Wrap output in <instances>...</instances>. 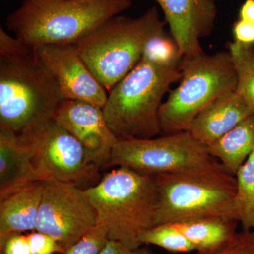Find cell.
Segmentation results:
<instances>
[{
	"mask_svg": "<svg viewBox=\"0 0 254 254\" xmlns=\"http://www.w3.org/2000/svg\"><path fill=\"white\" fill-rule=\"evenodd\" d=\"M63 100L38 50L0 28V129L26 136L53 120Z\"/></svg>",
	"mask_w": 254,
	"mask_h": 254,
	"instance_id": "6da1fadb",
	"label": "cell"
},
{
	"mask_svg": "<svg viewBox=\"0 0 254 254\" xmlns=\"http://www.w3.org/2000/svg\"><path fill=\"white\" fill-rule=\"evenodd\" d=\"M131 0H23L6 26L34 49L74 44L131 6Z\"/></svg>",
	"mask_w": 254,
	"mask_h": 254,
	"instance_id": "7a4b0ae2",
	"label": "cell"
},
{
	"mask_svg": "<svg viewBox=\"0 0 254 254\" xmlns=\"http://www.w3.org/2000/svg\"><path fill=\"white\" fill-rule=\"evenodd\" d=\"M154 177L158 193L155 225L203 217L236 220L232 213L236 177L217 159Z\"/></svg>",
	"mask_w": 254,
	"mask_h": 254,
	"instance_id": "3957f363",
	"label": "cell"
},
{
	"mask_svg": "<svg viewBox=\"0 0 254 254\" xmlns=\"http://www.w3.org/2000/svg\"><path fill=\"white\" fill-rule=\"evenodd\" d=\"M84 192L109 240L131 249L141 247V234L155 225L158 193L154 176L117 167Z\"/></svg>",
	"mask_w": 254,
	"mask_h": 254,
	"instance_id": "277c9868",
	"label": "cell"
},
{
	"mask_svg": "<svg viewBox=\"0 0 254 254\" xmlns=\"http://www.w3.org/2000/svg\"><path fill=\"white\" fill-rule=\"evenodd\" d=\"M179 66L161 64L142 58L108 95L103 111L120 140L146 139L161 133L159 111L164 95L181 79Z\"/></svg>",
	"mask_w": 254,
	"mask_h": 254,
	"instance_id": "5b68a950",
	"label": "cell"
},
{
	"mask_svg": "<svg viewBox=\"0 0 254 254\" xmlns=\"http://www.w3.org/2000/svg\"><path fill=\"white\" fill-rule=\"evenodd\" d=\"M155 7L138 18L114 16L73 46L90 71L110 91L139 63L145 46L165 33Z\"/></svg>",
	"mask_w": 254,
	"mask_h": 254,
	"instance_id": "8992f818",
	"label": "cell"
},
{
	"mask_svg": "<svg viewBox=\"0 0 254 254\" xmlns=\"http://www.w3.org/2000/svg\"><path fill=\"white\" fill-rule=\"evenodd\" d=\"M179 68L181 82L159 111L160 128L165 134L188 131L202 110L236 88V71L229 51L182 57Z\"/></svg>",
	"mask_w": 254,
	"mask_h": 254,
	"instance_id": "52a82bcc",
	"label": "cell"
},
{
	"mask_svg": "<svg viewBox=\"0 0 254 254\" xmlns=\"http://www.w3.org/2000/svg\"><path fill=\"white\" fill-rule=\"evenodd\" d=\"M18 138L28 150L40 181L64 182L86 189L98 183L99 167L89 160L81 143L53 119Z\"/></svg>",
	"mask_w": 254,
	"mask_h": 254,
	"instance_id": "ba28073f",
	"label": "cell"
},
{
	"mask_svg": "<svg viewBox=\"0 0 254 254\" xmlns=\"http://www.w3.org/2000/svg\"><path fill=\"white\" fill-rule=\"evenodd\" d=\"M212 158L208 146L185 131L156 138L120 140L107 167H125L155 176L181 171Z\"/></svg>",
	"mask_w": 254,
	"mask_h": 254,
	"instance_id": "9c48e42d",
	"label": "cell"
},
{
	"mask_svg": "<svg viewBox=\"0 0 254 254\" xmlns=\"http://www.w3.org/2000/svg\"><path fill=\"white\" fill-rule=\"evenodd\" d=\"M43 185L36 231L53 237L66 251L98 226L96 212L84 189L57 181Z\"/></svg>",
	"mask_w": 254,
	"mask_h": 254,
	"instance_id": "30bf717a",
	"label": "cell"
},
{
	"mask_svg": "<svg viewBox=\"0 0 254 254\" xmlns=\"http://www.w3.org/2000/svg\"><path fill=\"white\" fill-rule=\"evenodd\" d=\"M53 120L81 143L92 163L106 168L119 139L110 129L102 108L80 100H63Z\"/></svg>",
	"mask_w": 254,
	"mask_h": 254,
	"instance_id": "8fae6325",
	"label": "cell"
},
{
	"mask_svg": "<svg viewBox=\"0 0 254 254\" xmlns=\"http://www.w3.org/2000/svg\"><path fill=\"white\" fill-rule=\"evenodd\" d=\"M54 76L64 100L87 102L103 109L108 95L73 44L51 45L37 49Z\"/></svg>",
	"mask_w": 254,
	"mask_h": 254,
	"instance_id": "7c38bea8",
	"label": "cell"
},
{
	"mask_svg": "<svg viewBox=\"0 0 254 254\" xmlns=\"http://www.w3.org/2000/svg\"><path fill=\"white\" fill-rule=\"evenodd\" d=\"M163 11L182 57L203 53L200 40L213 31L215 0H155Z\"/></svg>",
	"mask_w": 254,
	"mask_h": 254,
	"instance_id": "4fadbf2b",
	"label": "cell"
},
{
	"mask_svg": "<svg viewBox=\"0 0 254 254\" xmlns=\"http://www.w3.org/2000/svg\"><path fill=\"white\" fill-rule=\"evenodd\" d=\"M253 114L236 92L222 95L196 117L188 131L195 139L208 145L228 133L240 122Z\"/></svg>",
	"mask_w": 254,
	"mask_h": 254,
	"instance_id": "5bb4252c",
	"label": "cell"
},
{
	"mask_svg": "<svg viewBox=\"0 0 254 254\" xmlns=\"http://www.w3.org/2000/svg\"><path fill=\"white\" fill-rule=\"evenodd\" d=\"M43 189L35 181L0 194V236L36 231Z\"/></svg>",
	"mask_w": 254,
	"mask_h": 254,
	"instance_id": "9a60e30c",
	"label": "cell"
},
{
	"mask_svg": "<svg viewBox=\"0 0 254 254\" xmlns=\"http://www.w3.org/2000/svg\"><path fill=\"white\" fill-rule=\"evenodd\" d=\"M40 181L24 143L16 135L0 129V194Z\"/></svg>",
	"mask_w": 254,
	"mask_h": 254,
	"instance_id": "2e32d148",
	"label": "cell"
},
{
	"mask_svg": "<svg viewBox=\"0 0 254 254\" xmlns=\"http://www.w3.org/2000/svg\"><path fill=\"white\" fill-rule=\"evenodd\" d=\"M208 148L212 157L218 159L229 173L236 175L254 150V113Z\"/></svg>",
	"mask_w": 254,
	"mask_h": 254,
	"instance_id": "e0dca14e",
	"label": "cell"
},
{
	"mask_svg": "<svg viewBox=\"0 0 254 254\" xmlns=\"http://www.w3.org/2000/svg\"><path fill=\"white\" fill-rule=\"evenodd\" d=\"M197 252L217 248L236 233L239 222L224 217H203L173 222Z\"/></svg>",
	"mask_w": 254,
	"mask_h": 254,
	"instance_id": "ac0fdd59",
	"label": "cell"
},
{
	"mask_svg": "<svg viewBox=\"0 0 254 254\" xmlns=\"http://www.w3.org/2000/svg\"><path fill=\"white\" fill-rule=\"evenodd\" d=\"M236 193L232 203L234 218L243 230H254V150L235 175Z\"/></svg>",
	"mask_w": 254,
	"mask_h": 254,
	"instance_id": "d6986e66",
	"label": "cell"
},
{
	"mask_svg": "<svg viewBox=\"0 0 254 254\" xmlns=\"http://www.w3.org/2000/svg\"><path fill=\"white\" fill-rule=\"evenodd\" d=\"M237 74L235 92L254 113V47L234 41L228 44Z\"/></svg>",
	"mask_w": 254,
	"mask_h": 254,
	"instance_id": "ffe728a7",
	"label": "cell"
},
{
	"mask_svg": "<svg viewBox=\"0 0 254 254\" xmlns=\"http://www.w3.org/2000/svg\"><path fill=\"white\" fill-rule=\"evenodd\" d=\"M141 245H153L173 253H188L194 247L174 223L155 225L145 230L139 237Z\"/></svg>",
	"mask_w": 254,
	"mask_h": 254,
	"instance_id": "44dd1931",
	"label": "cell"
},
{
	"mask_svg": "<svg viewBox=\"0 0 254 254\" xmlns=\"http://www.w3.org/2000/svg\"><path fill=\"white\" fill-rule=\"evenodd\" d=\"M142 58L161 64L179 66L182 55L176 42L165 33L148 42Z\"/></svg>",
	"mask_w": 254,
	"mask_h": 254,
	"instance_id": "7402d4cb",
	"label": "cell"
},
{
	"mask_svg": "<svg viewBox=\"0 0 254 254\" xmlns=\"http://www.w3.org/2000/svg\"><path fill=\"white\" fill-rule=\"evenodd\" d=\"M195 254H254V230L237 232L217 248Z\"/></svg>",
	"mask_w": 254,
	"mask_h": 254,
	"instance_id": "603a6c76",
	"label": "cell"
},
{
	"mask_svg": "<svg viewBox=\"0 0 254 254\" xmlns=\"http://www.w3.org/2000/svg\"><path fill=\"white\" fill-rule=\"evenodd\" d=\"M108 240V230L98 225L70 247L64 254H99Z\"/></svg>",
	"mask_w": 254,
	"mask_h": 254,
	"instance_id": "cb8c5ba5",
	"label": "cell"
},
{
	"mask_svg": "<svg viewBox=\"0 0 254 254\" xmlns=\"http://www.w3.org/2000/svg\"><path fill=\"white\" fill-rule=\"evenodd\" d=\"M31 254H64L65 251L53 237L38 231L27 234Z\"/></svg>",
	"mask_w": 254,
	"mask_h": 254,
	"instance_id": "d4e9b609",
	"label": "cell"
},
{
	"mask_svg": "<svg viewBox=\"0 0 254 254\" xmlns=\"http://www.w3.org/2000/svg\"><path fill=\"white\" fill-rule=\"evenodd\" d=\"M0 254H31L28 235L11 233L0 236Z\"/></svg>",
	"mask_w": 254,
	"mask_h": 254,
	"instance_id": "484cf974",
	"label": "cell"
},
{
	"mask_svg": "<svg viewBox=\"0 0 254 254\" xmlns=\"http://www.w3.org/2000/svg\"><path fill=\"white\" fill-rule=\"evenodd\" d=\"M235 41L242 44L254 45V24L239 18L233 26Z\"/></svg>",
	"mask_w": 254,
	"mask_h": 254,
	"instance_id": "4316f807",
	"label": "cell"
},
{
	"mask_svg": "<svg viewBox=\"0 0 254 254\" xmlns=\"http://www.w3.org/2000/svg\"><path fill=\"white\" fill-rule=\"evenodd\" d=\"M99 254H155L148 247L131 249L118 241L109 240Z\"/></svg>",
	"mask_w": 254,
	"mask_h": 254,
	"instance_id": "83f0119b",
	"label": "cell"
},
{
	"mask_svg": "<svg viewBox=\"0 0 254 254\" xmlns=\"http://www.w3.org/2000/svg\"><path fill=\"white\" fill-rule=\"evenodd\" d=\"M239 18L254 24V0H246L240 10Z\"/></svg>",
	"mask_w": 254,
	"mask_h": 254,
	"instance_id": "f1b7e54d",
	"label": "cell"
},
{
	"mask_svg": "<svg viewBox=\"0 0 254 254\" xmlns=\"http://www.w3.org/2000/svg\"><path fill=\"white\" fill-rule=\"evenodd\" d=\"M41 1H51V0H41Z\"/></svg>",
	"mask_w": 254,
	"mask_h": 254,
	"instance_id": "f546056e",
	"label": "cell"
}]
</instances>
